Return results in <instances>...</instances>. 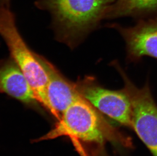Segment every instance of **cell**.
<instances>
[{"label": "cell", "instance_id": "obj_1", "mask_svg": "<svg viewBox=\"0 0 157 156\" xmlns=\"http://www.w3.org/2000/svg\"><path fill=\"white\" fill-rule=\"evenodd\" d=\"M114 0H37L36 6L52 16L57 35L74 47L105 19Z\"/></svg>", "mask_w": 157, "mask_h": 156}, {"label": "cell", "instance_id": "obj_2", "mask_svg": "<svg viewBox=\"0 0 157 156\" xmlns=\"http://www.w3.org/2000/svg\"><path fill=\"white\" fill-rule=\"evenodd\" d=\"M69 136L97 146L107 141L129 147L130 142L106 121L100 112L80 95L61 115L52 129L40 140Z\"/></svg>", "mask_w": 157, "mask_h": 156}, {"label": "cell", "instance_id": "obj_3", "mask_svg": "<svg viewBox=\"0 0 157 156\" xmlns=\"http://www.w3.org/2000/svg\"><path fill=\"white\" fill-rule=\"evenodd\" d=\"M0 35L9 48L12 60L30 83L37 102L47 109L48 76L37 54L30 50L19 34L15 16L8 6H0Z\"/></svg>", "mask_w": 157, "mask_h": 156}, {"label": "cell", "instance_id": "obj_4", "mask_svg": "<svg viewBox=\"0 0 157 156\" xmlns=\"http://www.w3.org/2000/svg\"><path fill=\"white\" fill-rule=\"evenodd\" d=\"M111 65L122 78L124 89L132 105V126L135 132L153 156H157V105L148 82L138 88L116 61Z\"/></svg>", "mask_w": 157, "mask_h": 156}, {"label": "cell", "instance_id": "obj_5", "mask_svg": "<svg viewBox=\"0 0 157 156\" xmlns=\"http://www.w3.org/2000/svg\"><path fill=\"white\" fill-rule=\"evenodd\" d=\"M75 84L80 95L99 112L132 129V105L124 89L110 90L90 77Z\"/></svg>", "mask_w": 157, "mask_h": 156}, {"label": "cell", "instance_id": "obj_6", "mask_svg": "<svg viewBox=\"0 0 157 156\" xmlns=\"http://www.w3.org/2000/svg\"><path fill=\"white\" fill-rule=\"evenodd\" d=\"M111 25L124 40L130 61H138L144 56L157 59V16L140 19L133 27Z\"/></svg>", "mask_w": 157, "mask_h": 156}, {"label": "cell", "instance_id": "obj_7", "mask_svg": "<svg viewBox=\"0 0 157 156\" xmlns=\"http://www.w3.org/2000/svg\"><path fill=\"white\" fill-rule=\"evenodd\" d=\"M37 58L48 76L46 97L48 109L54 116L60 118L63 112L80 95L76 84L63 76L54 65L42 56Z\"/></svg>", "mask_w": 157, "mask_h": 156}, {"label": "cell", "instance_id": "obj_8", "mask_svg": "<svg viewBox=\"0 0 157 156\" xmlns=\"http://www.w3.org/2000/svg\"><path fill=\"white\" fill-rule=\"evenodd\" d=\"M0 92L27 105L38 102L30 83L12 59L0 64Z\"/></svg>", "mask_w": 157, "mask_h": 156}, {"label": "cell", "instance_id": "obj_9", "mask_svg": "<svg viewBox=\"0 0 157 156\" xmlns=\"http://www.w3.org/2000/svg\"><path fill=\"white\" fill-rule=\"evenodd\" d=\"M157 16V0H114L105 19L133 17L140 19Z\"/></svg>", "mask_w": 157, "mask_h": 156}, {"label": "cell", "instance_id": "obj_10", "mask_svg": "<svg viewBox=\"0 0 157 156\" xmlns=\"http://www.w3.org/2000/svg\"><path fill=\"white\" fill-rule=\"evenodd\" d=\"M104 146H98V149L94 156H112L110 155L104 149Z\"/></svg>", "mask_w": 157, "mask_h": 156}, {"label": "cell", "instance_id": "obj_11", "mask_svg": "<svg viewBox=\"0 0 157 156\" xmlns=\"http://www.w3.org/2000/svg\"><path fill=\"white\" fill-rule=\"evenodd\" d=\"M11 0H0V6H9Z\"/></svg>", "mask_w": 157, "mask_h": 156}]
</instances>
